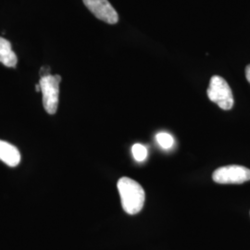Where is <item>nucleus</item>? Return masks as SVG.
<instances>
[{
  "instance_id": "423d86ee",
  "label": "nucleus",
  "mask_w": 250,
  "mask_h": 250,
  "mask_svg": "<svg viewBox=\"0 0 250 250\" xmlns=\"http://www.w3.org/2000/svg\"><path fill=\"white\" fill-rule=\"evenodd\" d=\"M0 161L9 167H16L21 161V153L15 146L0 140Z\"/></svg>"
},
{
  "instance_id": "f03ea898",
  "label": "nucleus",
  "mask_w": 250,
  "mask_h": 250,
  "mask_svg": "<svg viewBox=\"0 0 250 250\" xmlns=\"http://www.w3.org/2000/svg\"><path fill=\"white\" fill-rule=\"evenodd\" d=\"M62 77L59 74L41 77L39 85L42 93L43 106L48 114H55L59 107L60 83Z\"/></svg>"
},
{
  "instance_id": "0eeeda50",
  "label": "nucleus",
  "mask_w": 250,
  "mask_h": 250,
  "mask_svg": "<svg viewBox=\"0 0 250 250\" xmlns=\"http://www.w3.org/2000/svg\"><path fill=\"white\" fill-rule=\"evenodd\" d=\"M18 59L9 40L0 36V63L9 68L16 67Z\"/></svg>"
},
{
  "instance_id": "6e6552de",
  "label": "nucleus",
  "mask_w": 250,
  "mask_h": 250,
  "mask_svg": "<svg viewBox=\"0 0 250 250\" xmlns=\"http://www.w3.org/2000/svg\"><path fill=\"white\" fill-rule=\"evenodd\" d=\"M156 139H157L158 144L163 149H170L174 144V139H173L172 135L168 133H164V132H161L157 134Z\"/></svg>"
},
{
  "instance_id": "f257e3e1",
  "label": "nucleus",
  "mask_w": 250,
  "mask_h": 250,
  "mask_svg": "<svg viewBox=\"0 0 250 250\" xmlns=\"http://www.w3.org/2000/svg\"><path fill=\"white\" fill-rule=\"evenodd\" d=\"M117 188L125 212L134 215L142 210L146 194L143 188L136 181L128 177H123L118 181Z\"/></svg>"
},
{
  "instance_id": "39448f33",
  "label": "nucleus",
  "mask_w": 250,
  "mask_h": 250,
  "mask_svg": "<svg viewBox=\"0 0 250 250\" xmlns=\"http://www.w3.org/2000/svg\"><path fill=\"white\" fill-rule=\"evenodd\" d=\"M85 7L97 18L109 23L115 24L119 21V15L115 9L107 0H83Z\"/></svg>"
},
{
  "instance_id": "1a4fd4ad",
  "label": "nucleus",
  "mask_w": 250,
  "mask_h": 250,
  "mask_svg": "<svg viewBox=\"0 0 250 250\" xmlns=\"http://www.w3.org/2000/svg\"><path fill=\"white\" fill-rule=\"evenodd\" d=\"M132 152L134 160L138 162H142L147 157V149L142 144H134L132 147Z\"/></svg>"
},
{
  "instance_id": "9d476101",
  "label": "nucleus",
  "mask_w": 250,
  "mask_h": 250,
  "mask_svg": "<svg viewBox=\"0 0 250 250\" xmlns=\"http://www.w3.org/2000/svg\"><path fill=\"white\" fill-rule=\"evenodd\" d=\"M50 69L48 67H42L40 70V76L41 77H45V76H48L50 75Z\"/></svg>"
},
{
  "instance_id": "7ed1b4c3",
  "label": "nucleus",
  "mask_w": 250,
  "mask_h": 250,
  "mask_svg": "<svg viewBox=\"0 0 250 250\" xmlns=\"http://www.w3.org/2000/svg\"><path fill=\"white\" fill-rule=\"evenodd\" d=\"M207 94L210 101L216 103L224 110H229L233 106L232 90L227 82L221 76L214 75L211 77Z\"/></svg>"
},
{
  "instance_id": "9b49d317",
  "label": "nucleus",
  "mask_w": 250,
  "mask_h": 250,
  "mask_svg": "<svg viewBox=\"0 0 250 250\" xmlns=\"http://www.w3.org/2000/svg\"><path fill=\"white\" fill-rule=\"evenodd\" d=\"M246 77L250 83V65L247 66V68H246Z\"/></svg>"
},
{
  "instance_id": "20e7f679",
  "label": "nucleus",
  "mask_w": 250,
  "mask_h": 250,
  "mask_svg": "<svg viewBox=\"0 0 250 250\" xmlns=\"http://www.w3.org/2000/svg\"><path fill=\"white\" fill-rule=\"evenodd\" d=\"M212 179L218 184L239 185L250 181V170L240 165H229L215 170Z\"/></svg>"
}]
</instances>
